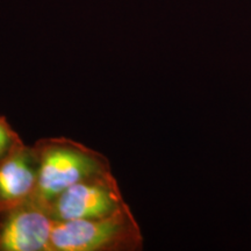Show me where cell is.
<instances>
[{
  "label": "cell",
  "mask_w": 251,
  "mask_h": 251,
  "mask_svg": "<svg viewBox=\"0 0 251 251\" xmlns=\"http://www.w3.org/2000/svg\"><path fill=\"white\" fill-rule=\"evenodd\" d=\"M39 157V180L34 199L48 206L72 185L111 171L102 153L68 137L41 139L34 144Z\"/></svg>",
  "instance_id": "6da1fadb"
},
{
  "label": "cell",
  "mask_w": 251,
  "mask_h": 251,
  "mask_svg": "<svg viewBox=\"0 0 251 251\" xmlns=\"http://www.w3.org/2000/svg\"><path fill=\"white\" fill-rule=\"evenodd\" d=\"M143 235L129 206L101 219L55 221L50 251H137Z\"/></svg>",
  "instance_id": "7a4b0ae2"
},
{
  "label": "cell",
  "mask_w": 251,
  "mask_h": 251,
  "mask_svg": "<svg viewBox=\"0 0 251 251\" xmlns=\"http://www.w3.org/2000/svg\"><path fill=\"white\" fill-rule=\"evenodd\" d=\"M128 203L112 171L91 176L72 185L48 206L55 221L101 219L122 211Z\"/></svg>",
  "instance_id": "3957f363"
},
{
  "label": "cell",
  "mask_w": 251,
  "mask_h": 251,
  "mask_svg": "<svg viewBox=\"0 0 251 251\" xmlns=\"http://www.w3.org/2000/svg\"><path fill=\"white\" fill-rule=\"evenodd\" d=\"M55 220L34 198L0 209V251H50Z\"/></svg>",
  "instance_id": "277c9868"
},
{
  "label": "cell",
  "mask_w": 251,
  "mask_h": 251,
  "mask_svg": "<svg viewBox=\"0 0 251 251\" xmlns=\"http://www.w3.org/2000/svg\"><path fill=\"white\" fill-rule=\"evenodd\" d=\"M39 157L34 146L20 144L0 161V209L35 197Z\"/></svg>",
  "instance_id": "5b68a950"
},
{
  "label": "cell",
  "mask_w": 251,
  "mask_h": 251,
  "mask_svg": "<svg viewBox=\"0 0 251 251\" xmlns=\"http://www.w3.org/2000/svg\"><path fill=\"white\" fill-rule=\"evenodd\" d=\"M23 143L21 137L8 124L7 119L0 117V161L6 158L15 148H18Z\"/></svg>",
  "instance_id": "8992f818"
}]
</instances>
